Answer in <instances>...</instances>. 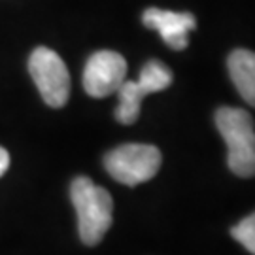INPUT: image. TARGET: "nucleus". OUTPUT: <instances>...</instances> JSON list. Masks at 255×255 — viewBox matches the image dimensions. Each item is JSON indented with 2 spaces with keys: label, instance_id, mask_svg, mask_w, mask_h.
<instances>
[{
  "label": "nucleus",
  "instance_id": "1",
  "mask_svg": "<svg viewBox=\"0 0 255 255\" xmlns=\"http://www.w3.org/2000/svg\"><path fill=\"white\" fill-rule=\"evenodd\" d=\"M70 199L78 214L82 242L87 246H97L112 227L114 201L110 193L89 178L80 176L70 185Z\"/></svg>",
  "mask_w": 255,
  "mask_h": 255
},
{
  "label": "nucleus",
  "instance_id": "2",
  "mask_svg": "<svg viewBox=\"0 0 255 255\" xmlns=\"http://www.w3.org/2000/svg\"><path fill=\"white\" fill-rule=\"evenodd\" d=\"M216 127L227 144V164L231 172L240 178L255 174V130L254 118L246 110L219 108Z\"/></svg>",
  "mask_w": 255,
  "mask_h": 255
},
{
  "label": "nucleus",
  "instance_id": "3",
  "mask_svg": "<svg viewBox=\"0 0 255 255\" xmlns=\"http://www.w3.org/2000/svg\"><path fill=\"white\" fill-rule=\"evenodd\" d=\"M104 166L114 180L134 187L138 183L149 182L159 172L161 151L147 144H125L106 153Z\"/></svg>",
  "mask_w": 255,
  "mask_h": 255
},
{
  "label": "nucleus",
  "instance_id": "4",
  "mask_svg": "<svg viewBox=\"0 0 255 255\" xmlns=\"http://www.w3.org/2000/svg\"><path fill=\"white\" fill-rule=\"evenodd\" d=\"M172 83V72L170 68L161 61H147L144 68L140 70L136 82L121 83L118 89V108H116V119L123 125H132L140 116L142 101L151 93L164 91Z\"/></svg>",
  "mask_w": 255,
  "mask_h": 255
},
{
  "label": "nucleus",
  "instance_id": "5",
  "mask_svg": "<svg viewBox=\"0 0 255 255\" xmlns=\"http://www.w3.org/2000/svg\"><path fill=\"white\" fill-rule=\"evenodd\" d=\"M28 72L47 106L61 108L70 97V74L64 61L49 47H36L28 59Z\"/></svg>",
  "mask_w": 255,
  "mask_h": 255
},
{
  "label": "nucleus",
  "instance_id": "6",
  "mask_svg": "<svg viewBox=\"0 0 255 255\" xmlns=\"http://www.w3.org/2000/svg\"><path fill=\"white\" fill-rule=\"evenodd\" d=\"M127 78V61L118 51H97L89 57L83 70V89L95 99L118 93Z\"/></svg>",
  "mask_w": 255,
  "mask_h": 255
},
{
  "label": "nucleus",
  "instance_id": "7",
  "mask_svg": "<svg viewBox=\"0 0 255 255\" xmlns=\"http://www.w3.org/2000/svg\"><path fill=\"white\" fill-rule=\"evenodd\" d=\"M142 23L147 28L157 30L164 44L182 51L189 46V32L197 28V19L189 11H170V9L147 8L142 15Z\"/></svg>",
  "mask_w": 255,
  "mask_h": 255
},
{
  "label": "nucleus",
  "instance_id": "8",
  "mask_svg": "<svg viewBox=\"0 0 255 255\" xmlns=\"http://www.w3.org/2000/svg\"><path fill=\"white\" fill-rule=\"evenodd\" d=\"M229 74L244 101L255 104V55L248 49H235L229 55Z\"/></svg>",
  "mask_w": 255,
  "mask_h": 255
},
{
  "label": "nucleus",
  "instance_id": "9",
  "mask_svg": "<svg viewBox=\"0 0 255 255\" xmlns=\"http://www.w3.org/2000/svg\"><path fill=\"white\" fill-rule=\"evenodd\" d=\"M231 237L238 240L242 246L246 248L250 254H255V216L250 214L244 218L237 227L231 229Z\"/></svg>",
  "mask_w": 255,
  "mask_h": 255
},
{
  "label": "nucleus",
  "instance_id": "10",
  "mask_svg": "<svg viewBox=\"0 0 255 255\" xmlns=\"http://www.w3.org/2000/svg\"><path fill=\"white\" fill-rule=\"evenodd\" d=\"M8 168H9V153L4 147H0V176H4Z\"/></svg>",
  "mask_w": 255,
  "mask_h": 255
}]
</instances>
